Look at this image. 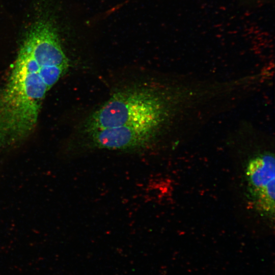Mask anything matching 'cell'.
<instances>
[{"instance_id": "4", "label": "cell", "mask_w": 275, "mask_h": 275, "mask_svg": "<svg viewBox=\"0 0 275 275\" xmlns=\"http://www.w3.org/2000/svg\"><path fill=\"white\" fill-rule=\"evenodd\" d=\"M274 156L270 151L255 155L249 160L246 176L249 192L254 204L264 214L274 212Z\"/></svg>"}, {"instance_id": "2", "label": "cell", "mask_w": 275, "mask_h": 275, "mask_svg": "<svg viewBox=\"0 0 275 275\" xmlns=\"http://www.w3.org/2000/svg\"><path fill=\"white\" fill-rule=\"evenodd\" d=\"M209 83L181 79L165 86L131 88L114 94L94 112L87 132L123 125H151L163 130L187 120L212 99Z\"/></svg>"}, {"instance_id": "1", "label": "cell", "mask_w": 275, "mask_h": 275, "mask_svg": "<svg viewBox=\"0 0 275 275\" xmlns=\"http://www.w3.org/2000/svg\"><path fill=\"white\" fill-rule=\"evenodd\" d=\"M68 65L53 22L35 21L0 90V149L22 141L35 130L47 93Z\"/></svg>"}, {"instance_id": "3", "label": "cell", "mask_w": 275, "mask_h": 275, "mask_svg": "<svg viewBox=\"0 0 275 275\" xmlns=\"http://www.w3.org/2000/svg\"><path fill=\"white\" fill-rule=\"evenodd\" d=\"M151 125H123L87 132V146L116 150H140L149 147L163 131Z\"/></svg>"}]
</instances>
